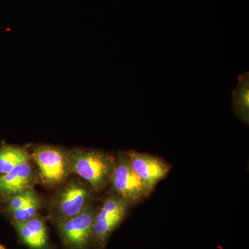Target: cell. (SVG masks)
I'll use <instances>...</instances> for the list:
<instances>
[{
	"label": "cell",
	"instance_id": "cell-9",
	"mask_svg": "<svg viewBox=\"0 0 249 249\" xmlns=\"http://www.w3.org/2000/svg\"><path fill=\"white\" fill-rule=\"evenodd\" d=\"M15 229L24 245L31 249H45L48 244L47 226L37 214L27 222L14 223Z\"/></svg>",
	"mask_w": 249,
	"mask_h": 249
},
{
	"label": "cell",
	"instance_id": "cell-6",
	"mask_svg": "<svg viewBox=\"0 0 249 249\" xmlns=\"http://www.w3.org/2000/svg\"><path fill=\"white\" fill-rule=\"evenodd\" d=\"M96 208L90 204L81 213L57 223L64 245L70 249H85L92 242Z\"/></svg>",
	"mask_w": 249,
	"mask_h": 249
},
{
	"label": "cell",
	"instance_id": "cell-4",
	"mask_svg": "<svg viewBox=\"0 0 249 249\" xmlns=\"http://www.w3.org/2000/svg\"><path fill=\"white\" fill-rule=\"evenodd\" d=\"M129 205L119 196L106 198L99 209L96 210L93 220L92 242L102 247L107 243L111 233L125 217Z\"/></svg>",
	"mask_w": 249,
	"mask_h": 249
},
{
	"label": "cell",
	"instance_id": "cell-11",
	"mask_svg": "<svg viewBox=\"0 0 249 249\" xmlns=\"http://www.w3.org/2000/svg\"><path fill=\"white\" fill-rule=\"evenodd\" d=\"M30 160L31 154L24 147L4 142L0 145V175L9 173L18 165Z\"/></svg>",
	"mask_w": 249,
	"mask_h": 249
},
{
	"label": "cell",
	"instance_id": "cell-7",
	"mask_svg": "<svg viewBox=\"0 0 249 249\" xmlns=\"http://www.w3.org/2000/svg\"><path fill=\"white\" fill-rule=\"evenodd\" d=\"M129 163L143 186L145 197L150 196L157 183L169 173L170 166L164 160L148 154L129 150L124 152Z\"/></svg>",
	"mask_w": 249,
	"mask_h": 249
},
{
	"label": "cell",
	"instance_id": "cell-5",
	"mask_svg": "<svg viewBox=\"0 0 249 249\" xmlns=\"http://www.w3.org/2000/svg\"><path fill=\"white\" fill-rule=\"evenodd\" d=\"M109 184L114 196H119L128 205L137 204L145 198L142 181L132 169L124 152H121L116 157Z\"/></svg>",
	"mask_w": 249,
	"mask_h": 249
},
{
	"label": "cell",
	"instance_id": "cell-2",
	"mask_svg": "<svg viewBox=\"0 0 249 249\" xmlns=\"http://www.w3.org/2000/svg\"><path fill=\"white\" fill-rule=\"evenodd\" d=\"M93 192L88 183L77 178L64 183L52 201L51 212L53 220L57 224L81 213L91 204Z\"/></svg>",
	"mask_w": 249,
	"mask_h": 249
},
{
	"label": "cell",
	"instance_id": "cell-14",
	"mask_svg": "<svg viewBox=\"0 0 249 249\" xmlns=\"http://www.w3.org/2000/svg\"><path fill=\"white\" fill-rule=\"evenodd\" d=\"M0 249H7L6 248V247H4V246H3L2 245H1V244H0Z\"/></svg>",
	"mask_w": 249,
	"mask_h": 249
},
{
	"label": "cell",
	"instance_id": "cell-1",
	"mask_svg": "<svg viewBox=\"0 0 249 249\" xmlns=\"http://www.w3.org/2000/svg\"><path fill=\"white\" fill-rule=\"evenodd\" d=\"M70 173L86 181L93 191H101L109 184L115 166L116 157L93 149L69 150Z\"/></svg>",
	"mask_w": 249,
	"mask_h": 249
},
{
	"label": "cell",
	"instance_id": "cell-10",
	"mask_svg": "<svg viewBox=\"0 0 249 249\" xmlns=\"http://www.w3.org/2000/svg\"><path fill=\"white\" fill-rule=\"evenodd\" d=\"M232 106L234 112L242 122H249V73L239 75L238 83L232 92Z\"/></svg>",
	"mask_w": 249,
	"mask_h": 249
},
{
	"label": "cell",
	"instance_id": "cell-8",
	"mask_svg": "<svg viewBox=\"0 0 249 249\" xmlns=\"http://www.w3.org/2000/svg\"><path fill=\"white\" fill-rule=\"evenodd\" d=\"M38 181L37 170L31 160L18 165L9 173L0 175V201L15 195L34 189Z\"/></svg>",
	"mask_w": 249,
	"mask_h": 249
},
{
	"label": "cell",
	"instance_id": "cell-3",
	"mask_svg": "<svg viewBox=\"0 0 249 249\" xmlns=\"http://www.w3.org/2000/svg\"><path fill=\"white\" fill-rule=\"evenodd\" d=\"M31 160L37 166V178L45 186L53 187L66 181L70 175L69 150L51 145L33 148Z\"/></svg>",
	"mask_w": 249,
	"mask_h": 249
},
{
	"label": "cell",
	"instance_id": "cell-12",
	"mask_svg": "<svg viewBox=\"0 0 249 249\" xmlns=\"http://www.w3.org/2000/svg\"><path fill=\"white\" fill-rule=\"evenodd\" d=\"M39 197L40 196L34 189L18 193V194L15 195V196L8 198L6 200L3 201L5 205L4 211L7 213H9L24 207L29 203L38 199Z\"/></svg>",
	"mask_w": 249,
	"mask_h": 249
},
{
	"label": "cell",
	"instance_id": "cell-13",
	"mask_svg": "<svg viewBox=\"0 0 249 249\" xmlns=\"http://www.w3.org/2000/svg\"><path fill=\"white\" fill-rule=\"evenodd\" d=\"M42 201L41 197L36 200L31 201L21 209L16 210L8 213L13 224L14 223H22L27 222L31 218L36 217L39 214V211L42 207Z\"/></svg>",
	"mask_w": 249,
	"mask_h": 249
}]
</instances>
